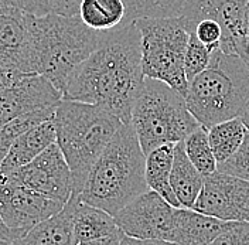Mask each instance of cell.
Here are the masks:
<instances>
[{
  "instance_id": "obj_18",
  "label": "cell",
  "mask_w": 249,
  "mask_h": 245,
  "mask_svg": "<svg viewBox=\"0 0 249 245\" xmlns=\"http://www.w3.org/2000/svg\"><path fill=\"white\" fill-rule=\"evenodd\" d=\"M205 176L197 170L186 154L183 142L176 145L170 183L181 208H194L204 186Z\"/></svg>"
},
{
  "instance_id": "obj_20",
  "label": "cell",
  "mask_w": 249,
  "mask_h": 245,
  "mask_svg": "<svg viewBox=\"0 0 249 245\" xmlns=\"http://www.w3.org/2000/svg\"><path fill=\"white\" fill-rule=\"evenodd\" d=\"M72 223L77 244L84 241L105 238L121 231L113 215H110L102 208L82 203L79 199H77Z\"/></svg>"
},
{
  "instance_id": "obj_4",
  "label": "cell",
  "mask_w": 249,
  "mask_h": 245,
  "mask_svg": "<svg viewBox=\"0 0 249 245\" xmlns=\"http://www.w3.org/2000/svg\"><path fill=\"white\" fill-rule=\"evenodd\" d=\"M53 122L57 145L72 171V196H79L93 163L124 122L98 105L68 99L60 102Z\"/></svg>"
},
{
  "instance_id": "obj_24",
  "label": "cell",
  "mask_w": 249,
  "mask_h": 245,
  "mask_svg": "<svg viewBox=\"0 0 249 245\" xmlns=\"http://www.w3.org/2000/svg\"><path fill=\"white\" fill-rule=\"evenodd\" d=\"M55 109L57 108H50V109L30 112L0 126V174H1V165L9 153L10 148L16 142V139L31 128L46 121H51L54 118Z\"/></svg>"
},
{
  "instance_id": "obj_13",
  "label": "cell",
  "mask_w": 249,
  "mask_h": 245,
  "mask_svg": "<svg viewBox=\"0 0 249 245\" xmlns=\"http://www.w3.org/2000/svg\"><path fill=\"white\" fill-rule=\"evenodd\" d=\"M62 92L38 74H29L0 94V126L26 113L57 108Z\"/></svg>"
},
{
  "instance_id": "obj_15",
  "label": "cell",
  "mask_w": 249,
  "mask_h": 245,
  "mask_svg": "<svg viewBox=\"0 0 249 245\" xmlns=\"http://www.w3.org/2000/svg\"><path fill=\"white\" fill-rule=\"evenodd\" d=\"M228 223L194 208H177L171 241L177 245H210Z\"/></svg>"
},
{
  "instance_id": "obj_25",
  "label": "cell",
  "mask_w": 249,
  "mask_h": 245,
  "mask_svg": "<svg viewBox=\"0 0 249 245\" xmlns=\"http://www.w3.org/2000/svg\"><path fill=\"white\" fill-rule=\"evenodd\" d=\"M127 17L126 21L138 19L178 17L187 0H124Z\"/></svg>"
},
{
  "instance_id": "obj_11",
  "label": "cell",
  "mask_w": 249,
  "mask_h": 245,
  "mask_svg": "<svg viewBox=\"0 0 249 245\" xmlns=\"http://www.w3.org/2000/svg\"><path fill=\"white\" fill-rule=\"evenodd\" d=\"M64 206L41 193L0 179V215L18 238L60 213Z\"/></svg>"
},
{
  "instance_id": "obj_19",
  "label": "cell",
  "mask_w": 249,
  "mask_h": 245,
  "mask_svg": "<svg viewBox=\"0 0 249 245\" xmlns=\"http://www.w3.org/2000/svg\"><path fill=\"white\" fill-rule=\"evenodd\" d=\"M176 145L174 143L161 145L146 154L144 174H146V183H147L149 190L159 193L161 197L167 200L173 207L181 208L170 183Z\"/></svg>"
},
{
  "instance_id": "obj_36",
  "label": "cell",
  "mask_w": 249,
  "mask_h": 245,
  "mask_svg": "<svg viewBox=\"0 0 249 245\" xmlns=\"http://www.w3.org/2000/svg\"><path fill=\"white\" fill-rule=\"evenodd\" d=\"M247 44H248V53H247V58H245V62L249 67V0H248V6H247Z\"/></svg>"
},
{
  "instance_id": "obj_33",
  "label": "cell",
  "mask_w": 249,
  "mask_h": 245,
  "mask_svg": "<svg viewBox=\"0 0 249 245\" xmlns=\"http://www.w3.org/2000/svg\"><path fill=\"white\" fill-rule=\"evenodd\" d=\"M122 238H124V232L119 231V232H116L113 235H109V237H105V238L84 241V243H78L77 245H122Z\"/></svg>"
},
{
  "instance_id": "obj_37",
  "label": "cell",
  "mask_w": 249,
  "mask_h": 245,
  "mask_svg": "<svg viewBox=\"0 0 249 245\" xmlns=\"http://www.w3.org/2000/svg\"><path fill=\"white\" fill-rule=\"evenodd\" d=\"M239 118L242 119V122H244V125L247 126V129H248V132H249V105L248 108L242 112V115H241Z\"/></svg>"
},
{
  "instance_id": "obj_30",
  "label": "cell",
  "mask_w": 249,
  "mask_h": 245,
  "mask_svg": "<svg viewBox=\"0 0 249 245\" xmlns=\"http://www.w3.org/2000/svg\"><path fill=\"white\" fill-rule=\"evenodd\" d=\"M196 34V37L201 41L204 46L211 50L221 48V40H222V27L213 19H204L198 21L191 31Z\"/></svg>"
},
{
  "instance_id": "obj_14",
  "label": "cell",
  "mask_w": 249,
  "mask_h": 245,
  "mask_svg": "<svg viewBox=\"0 0 249 245\" xmlns=\"http://www.w3.org/2000/svg\"><path fill=\"white\" fill-rule=\"evenodd\" d=\"M31 15L13 7L0 12V62L29 75Z\"/></svg>"
},
{
  "instance_id": "obj_23",
  "label": "cell",
  "mask_w": 249,
  "mask_h": 245,
  "mask_svg": "<svg viewBox=\"0 0 249 245\" xmlns=\"http://www.w3.org/2000/svg\"><path fill=\"white\" fill-rule=\"evenodd\" d=\"M183 146L188 159L197 168L202 176H211L217 171L218 162L215 154L213 152L210 139H208V129L204 126H198L184 140Z\"/></svg>"
},
{
  "instance_id": "obj_38",
  "label": "cell",
  "mask_w": 249,
  "mask_h": 245,
  "mask_svg": "<svg viewBox=\"0 0 249 245\" xmlns=\"http://www.w3.org/2000/svg\"><path fill=\"white\" fill-rule=\"evenodd\" d=\"M0 245H10V243H6V241H0Z\"/></svg>"
},
{
  "instance_id": "obj_5",
  "label": "cell",
  "mask_w": 249,
  "mask_h": 245,
  "mask_svg": "<svg viewBox=\"0 0 249 245\" xmlns=\"http://www.w3.org/2000/svg\"><path fill=\"white\" fill-rule=\"evenodd\" d=\"M187 107L204 128L239 118L249 105V67L215 48L207 70L188 82Z\"/></svg>"
},
{
  "instance_id": "obj_35",
  "label": "cell",
  "mask_w": 249,
  "mask_h": 245,
  "mask_svg": "<svg viewBox=\"0 0 249 245\" xmlns=\"http://www.w3.org/2000/svg\"><path fill=\"white\" fill-rule=\"evenodd\" d=\"M13 7L23 9V0H0V12L6 9H13Z\"/></svg>"
},
{
  "instance_id": "obj_32",
  "label": "cell",
  "mask_w": 249,
  "mask_h": 245,
  "mask_svg": "<svg viewBox=\"0 0 249 245\" xmlns=\"http://www.w3.org/2000/svg\"><path fill=\"white\" fill-rule=\"evenodd\" d=\"M122 245H177L169 240H160V238H135L127 237L124 234Z\"/></svg>"
},
{
  "instance_id": "obj_10",
  "label": "cell",
  "mask_w": 249,
  "mask_h": 245,
  "mask_svg": "<svg viewBox=\"0 0 249 245\" xmlns=\"http://www.w3.org/2000/svg\"><path fill=\"white\" fill-rule=\"evenodd\" d=\"M176 207L153 190L138 196L115 215L118 227L127 237L171 241Z\"/></svg>"
},
{
  "instance_id": "obj_2",
  "label": "cell",
  "mask_w": 249,
  "mask_h": 245,
  "mask_svg": "<svg viewBox=\"0 0 249 245\" xmlns=\"http://www.w3.org/2000/svg\"><path fill=\"white\" fill-rule=\"evenodd\" d=\"M146 154L130 123H124L93 163L78 199L118 214L126 204L149 190Z\"/></svg>"
},
{
  "instance_id": "obj_22",
  "label": "cell",
  "mask_w": 249,
  "mask_h": 245,
  "mask_svg": "<svg viewBox=\"0 0 249 245\" xmlns=\"http://www.w3.org/2000/svg\"><path fill=\"white\" fill-rule=\"evenodd\" d=\"M248 135V129L241 118L219 122L208 128V139L218 165L236 153Z\"/></svg>"
},
{
  "instance_id": "obj_27",
  "label": "cell",
  "mask_w": 249,
  "mask_h": 245,
  "mask_svg": "<svg viewBox=\"0 0 249 245\" xmlns=\"http://www.w3.org/2000/svg\"><path fill=\"white\" fill-rule=\"evenodd\" d=\"M213 53H214V50L204 46L201 41L196 37L194 33H190V40H188L186 53V62H184L188 82L194 77H197L198 74H201L204 70H207V67L210 65L211 58H213Z\"/></svg>"
},
{
  "instance_id": "obj_26",
  "label": "cell",
  "mask_w": 249,
  "mask_h": 245,
  "mask_svg": "<svg viewBox=\"0 0 249 245\" xmlns=\"http://www.w3.org/2000/svg\"><path fill=\"white\" fill-rule=\"evenodd\" d=\"M84 0H23V9L30 15H58L72 17L79 16V9Z\"/></svg>"
},
{
  "instance_id": "obj_34",
  "label": "cell",
  "mask_w": 249,
  "mask_h": 245,
  "mask_svg": "<svg viewBox=\"0 0 249 245\" xmlns=\"http://www.w3.org/2000/svg\"><path fill=\"white\" fill-rule=\"evenodd\" d=\"M18 237L16 235V232L3 220V217L0 215V241H6V243H13Z\"/></svg>"
},
{
  "instance_id": "obj_9",
  "label": "cell",
  "mask_w": 249,
  "mask_h": 245,
  "mask_svg": "<svg viewBox=\"0 0 249 245\" xmlns=\"http://www.w3.org/2000/svg\"><path fill=\"white\" fill-rule=\"evenodd\" d=\"M0 179L41 193L62 204H67L74 194L72 171L57 143L29 165L0 174Z\"/></svg>"
},
{
  "instance_id": "obj_8",
  "label": "cell",
  "mask_w": 249,
  "mask_h": 245,
  "mask_svg": "<svg viewBox=\"0 0 249 245\" xmlns=\"http://www.w3.org/2000/svg\"><path fill=\"white\" fill-rule=\"evenodd\" d=\"M247 6L248 0H187L180 17L188 31L204 19H213L222 27L221 50L247 58Z\"/></svg>"
},
{
  "instance_id": "obj_12",
  "label": "cell",
  "mask_w": 249,
  "mask_h": 245,
  "mask_svg": "<svg viewBox=\"0 0 249 245\" xmlns=\"http://www.w3.org/2000/svg\"><path fill=\"white\" fill-rule=\"evenodd\" d=\"M194 210L224 221H249V180L217 170L205 177Z\"/></svg>"
},
{
  "instance_id": "obj_16",
  "label": "cell",
  "mask_w": 249,
  "mask_h": 245,
  "mask_svg": "<svg viewBox=\"0 0 249 245\" xmlns=\"http://www.w3.org/2000/svg\"><path fill=\"white\" fill-rule=\"evenodd\" d=\"M77 199L72 196L60 213L37 224L10 245H77L72 223Z\"/></svg>"
},
{
  "instance_id": "obj_6",
  "label": "cell",
  "mask_w": 249,
  "mask_h": 245,
  "mask_svg": "<svg viewBox=\"0 0 249 245\" xmlns=\"http://www.w3.org/2000/svg\"><path fill=\"white\" fill-rule=\"evenodd\" d=\"M133 126L144 154L153 149L180 143L200 123L187 107L186 96L167 84L146 78L132 109Z\"/></svg>"
},
{
  "instance_id": "obj_3",
  "label": "cell",
  "mask_w": 249,
  "mask_h": 245,
  "mask_svg": "<svg viewBox=\"0 0 249 245\" xmlns=\"http://www.w3.org/2000/svg\"><path fill=\"white\" fill-rule=\"evenodd\" d=\"M101 31L79 16L31 15L29 73L48 78L62 92L67 79L98 48Z\"/></svg>"
},
{
  "instance_id": "obj_1",
  "label": "cell",
  "mask_w": 249,
  "mask_h": 245,
  "mask_svg": "<svg viewBox=\"0 0 249 245\" xmlns=\"http://www.w3.org/2000/svg\"><path fill=\"white\" fill-rule=\"evenodd\" d=\"M142 34L135 21L104 31L98 48L67 79L62 99L93 104L124 123L144 84Z\"/></svg>"
},
{
  "instance_id": "obj_17",
  "label": "cell",
  "mask_w": 249,
  "mask_h": 245,
  "mask_svg": "<svg viewBox=\"0 0 249 245\" xmlns=\"http://www.w3.org/2000/svg\"><path fill=\"white\" fill-rule=\"evenodd\" d=\"M57 143V131L53 119L29 129L16 139L1 165V174L23 168Z\"/></svg>"
},
{
  "instance_id": "obj_28",
  "label": "cell",
  "mask_w": 249,
  "mask_h": 245,
  "mask_svg": "<svg viewBox=\"0 0 249 245\" xmlns=\"http://www.w3.org/2000/svg\"><path fill=\"white\" fill-rule=\"evenodd\" d=\"M217 170L244 180H249V132L236 153L224 163H219Z\"/></svg>"
},
{
  "instance_id": "obj_31",
  "label": "cell",
  "mask_w": 249,
  "mask_h": 245,
  "mask_svg": "<svg viewBox=\"0 0 249 245\" xmlns=\"http://www.w3.org/2000/svg\"><path fill=\"white\" fill-rule=\"evenodd\" d=\"M24 75L26 74H21V73H18V71H16L13 68L0 62V94L4 90H7L9 87H12L16 81H18Z\"/></svg>"
},
{
  "instance_id": "obj_21",
  "label": "cell",
  "mask_w": 249,
  "mask_h": 245,
  "mask_svg": "<svg viewBox=\"0 0 249 245\" xmlns=\"http://www.w3.org/2000/svg\"><path fill=\"white\" fill-rule=\"evenodd\" d=\"M81 20L95 31H110L126 21L124 0H84L79 9Z\"/></svg>"
},
{
  "instance_id": "obj_7",
  "label": "cell",
  "mask_w": 249,
  "mask_h": 245,
  "mask_svg": "<svg viewBox=\"0 0 249 245\" xmlns=\"http://www.w3.org/2000/svg\"><path fill=\"white\" fill-rule=\"evenodd\" d=\"M142 34V67L144 78L157 79L186 96V53L190 31L178 17L138 19Z\"/></svg>"
},
{
  "instance_id": "obj_29",
  "label": "cell",
  "mask_w": 249,
  "mask_h": 245,
  "mask_svg": "<svg viewBox=\"0 0 249 245\" xmlns=\"http://www.w3.org/2000/svg\"><path fill=\"white\" fill-rule=\"evenodd\" d=\"M210 245H249V221H230Z\"/></svg>"
}]
</instances>
